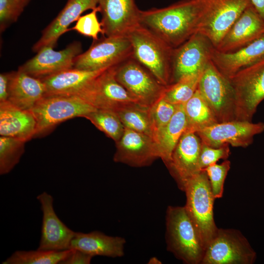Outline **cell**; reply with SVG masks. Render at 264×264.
<instances>
[{
	"label": "cell",
	"instance_id": "1",
	"mask_svg": "<svg viewBox=\"0 0 264 264\" xmlns=\"http://www.w3.org/2000/svg\"><path fill=\"white\" fill-rule=\"evenodd\" d=\"M139 25L176 48L197 32L198 14L195 2L180 0L165 7L140 10Z\"/></svg>",
	"mask_w": 264,
	"mask_h": 264
},
{
	"label": "cell",
	"instance_id": "2",
	"mask_svg": "<svg viewBox=\"0 0 264 264\" xmlns=\"http://www.w3.org/2000/svg\"><path fill=\"white\" fill-rule=\"evenodd\" d=\"M165 220L167 250L185 264H201L205 248L185 207L168 206Z\"/></svg>",
	"mask_w": 264,
	"mask_h": 264
},
{
	"label": "cell",
	"instance_id": "3",
	"mask_svg": "<svg viewBox=\"0 0 264 264\" xmlns=\"http://www.w3.org/2000/svg\"><path fill=\"white\" fill-rule=\"evenodd\" d=\"M184 192L186 210L194 224L205 249L216 235L218 228L214 219L212 193L206 172L202 170L186 183Z\"/></svg>",
	"mask_w": 264,
	"mask_h": 264
},
{
	"label": "cell",
	"instance_id": "4",
	"mask_svg": "<svg viewBox=\"0 0 264 264\" xmlns=\"http://www.w3.org/2000/svg\"><path fill=\"white\" fill-rule=\"evenodd\" d=\"M132 46V57L163 86L170 84L173 48L140 25L127 36Z\"/></svg>",
	"mask_w": 264,
	"mask_h": 264
},
{
	"label": "cell",
	"instance_id": "5",
	"mask_svg": "<svg viewBox=\"0 0 264 264\" xmlns=\"http://www.w3.org/2000/svg\"><path fill=\"white\" fill-rule=\"evenodd\" d=\"M197 32L216 47L232 25L251 4L250 0H194Z\"/></svg>",
	"mask_w": 264,
	"mask_h": 264
},
{
	"label": "cell",
	"instance_id": "6",
	"mask_svg": "<svg viewBox=\"0 0 264 264\" xmlns=\"http://www.w3.org/2000/svg\"><path fill=\"white\" fill-rule=\"evenodd\" d=\"M96 109L78 96H45L30 110L36 121L35 136L48 132L68 119L85 117Z\"/></svg>",
	"mask_w": 264,
	"mask_h": 264
},
{
	"label": "cell",
	"instance_id": "7",
	"mask_svg": "<svg viewBox=\"0 0 264 264\" xmlns=\"http://www.w3.org/2000/svg\"><path fill=\"white\" fill-rule=\"evenodd\" d=\"M235 95L236 120L251 121L264 100V58L229 78Z\"/></svg>",
	"mask_w": 264,
	"mask_h": 264
},
{
	"label": "cell",
	"instance_id": "8",
	"mask_svg": "<svg viewBox=\"0 0 264 264\" xmlns=\"http://www.w3.org/2000/svg\"><path fill=\"white\" fill-rule=\"evenodd\" d=\"M198 89L218 122L236 120L235 95L230 81L210 60L201 75Z\"/></svg>",
	"mask_w": 264,
	"mask_h": 264
},
{
	"label": "cell",
	"instance_id": "9",
	"mask_svg": "<svg viewBox=\"0 0 264 264\" xmlns=\"http://www.w3.org/2000/svg\"><path fill=\"white\" fill-rule=\"evenodd\" d=\"M256 254L239 230L219 228L207 246L201 264H252Z\"/></svg>",
	"mask_w": 264,
	"mask_h": 264
},
{
	"label": "cell",
	"instance_id": "10",
	"mask_svg": "<svg viewBox=\"0 0 264 264\" xmlns=\"http://www.w3.org/2000/svg\"><path fill=\"white\" fill-rule=\"evenodd\" d=\"M132 56V46L127 36H103L93 40L87 51L75 58L73 67L90 71L107 69Z\"/></svg>",
	"mask_w": 264,
	"mask_h": 264
},
{
	"label": "cell",
	"instance_id": "11",
	"mask_svg": "<svg viewBox=\"0 0 264 264\" xmlns=\"http://www.w3.org/2000/svg\"><path fill=\"white\" fill-rule=\"evenodd\" d=\"M114 68L111 67L101 72L76 96L97 109L114 111L127 105L141 104L117 81Z\"/></svg>",
	"mask_w": 264,
	"mask_h": 264
},
{
	"label": "cell",
	"instance_id": "12",
	"mask_svg": "<svg viewBox=\"0 0 264 264\" xmlns=\"http://www.w3.org/2000/svg\"><path fill=\"white\" fill-rule=\"evenodd\" d=\"M117 81L142 105L150 107L166 87L132 56L115 66Z\"/></svg>",
	"mask_w": 264,
	"mask_h": 264
},
{
	"label": "cell",
	"instance_id": "13",
	"mask_svg": "<svg viewBox=\"0 0 264 264\" xmlns=\"http://www.w3.org/2000/svg\"><path fill=\"white\" fill-rule=\"evenodd\" d=\"M214 47L206 37L196 32L182 44L174 48L170 84L202 73L211 60Z\"/></svg>",
	"mask_w": 264,
	"mask_h": 264
},
{
	"label": "cell",
	"instance_id": "14",
	"mask_svg": "<svg viewBox=\"0 0 264 264\" xmlns=\"http://www.w3.org/2000/svg\"><path fill=\"white\" fill-rule=\"evenodd\" d=\"M264 131V123L233 120L218 122L202 128L196 133L202 143L217 148L224 145L245 148L253 141L254 137Z\"/></svg>",
	"mask_w": 264,
	"mask_h": 264
},
{
	"label": "cell",
	"instance_id": "15",
	"mask_svg": "<svg viewBox=\"0 0 264 264\" xmlns=\"http://www.w3.org/2000/svg\"><path fill=\"white\" fill-rule=\"evenodd\" d=\"M103 36H127L139 25V10L134 0H100Z\"/></svg>",
	"mask_w": 264,
	"mask_h": 264
},
{
	"label": "cell",
	"instance_id": "16",
	"mask_svg": "<svg viewBox=\"0 0 264 264\" xmlns=\"http://www.w3.org/2000/svg\"><path fill=\"white\" fill-rule=\"evenodd\" d=\"M196 133L186 131L181 136L166 165L179 189L184 192L187 181L201 171L199 158L202 147Z\"/></svg>",
	"mask_w": 264,
	"mask_h": 264
},
{
	"label": "cell",
	"instance_id": "17",
	"mask_svg": "<svg viewBox=\"0 0 264 264\" xmlns=\"http://www.w3.org/2000/svg\"><path fill=\"white\" fill-rule=\"evenodd\" d=\"M82 51L80 42L75 41L60 51H55L51 46H46L18 70L35 77H45L73 68L75 58Z\"/></svg>",
	"mask_w": 264,
	"mask_h": 264
},
{
	"label": "cell",
	"instance_id": "18",
	"mask_svg": "<svg viewBox=\"0 0 264 264\" xmlns=\"http://www.w3.org/2000/svg\"><path fill=\"white\" fill-rule=\"evenodd\" d=\"M115 143L113 156L115 162L142 167L152 164L159 158L155 141L144 133L125 128L122 136Z\"/></svg>",
	"mask_w": 264,
	"mask_h": 264
},
{
	"label": "cell",
	"instance_id": "19",
	"mask_svg": "<svg viewBox=\"0 0 264 264\" xmlns=\"http://www.w3.org/2000/svg\"><path fill=\"white\" fill-rule=\"evenodd\" d=\"M43 213L41 235L39 249L62 251L69 249L75 232L69 228L56 214L54 199L43 192L37 197Z\"/></svg>",
	"mask_w": 264,
	"mask_h": 264
},
{
	"label": "cell",
	"instance_id": "20",
	"mask_svg": "<svg viewBox=\"0 0 264 264\" xmlns=\"http://www.w3.org/2000/svg\"><path fill=\"white\" fill-rule=\"evenodd\" d=\"M264 35V19L251 4L232 25L215 47L222 52L236 50Z\"/></svg>",
	"mask_w": 264,
	"mask_h": 264
},
{
	"label": "cell",
	"instance_id": "21",
	"mask_svg": "<svg viewBox=\"0 0 264 264\" xmlns=\"http://www.w3.org/2000/svg\"><path fill=\"white\" fill-rule=\"evenodd\" d=\"M100 0H68L55 19L42 31L40 39L32 50L38 52L46 46L54 47L59 37L68 31V27L76 21L85 11L97 7Z\"/></svg>",
	"mask_w": 264,
	"mask_h": 264
},
{
	"label": "cell",
	"instance_id": "22",
	"mask_svg": "<svg viewBox=\"0 0 264 264\" xmlns=\"http://www.w3.org/2000/svg\"><path fill=\"white\" fill-rule=\"evenodd\" d=\"M264 58V35L236 50L222 52L214 47L211 61L217 68L228 78L239 70Z\"/></svg>",
	"mask_w": 264,
	"mask_h": 264
},
{
	"label": "cell",
	"instance_id": "23",
	"mask_svg": "<svg viewBox=\"0 0 264 264\" xmlns=\"http://www.w3.org/2000/svg\"><path fill=\"white\" fill-rule=\"evenodd\" d=\"M36 121L30 110L8 101L0 102V135L26 142L35 136Z\"/></svg>",
	"mask_w": 264,
	"mask_h": 264
},
{
	"label": "cell",
	"instance_id": "24",
	"mask_svg": "<svg viewBox=\"0 0 264 264\" xmlns=\"http://www.w3.org/2000/svg\"><path fill=\"white\" fill-rule=\"evenodd\" d=\"M126 240L123 237L107 235L98 231L75 232L69 249H77L92 256L113 258L125 254Z\"/></svg>",
	"mask_w": 264,
	"mask_h": 264
},
{
	"label": "cell",
	"instance_id": "25",
	"mask_svg": "<svg viewBox=\"0 0 264 264\" xmlns=\"http://www.w3.org/2000/svg\"><path fill=\"white\" fill-rule=\"evenodd\" d=\"M107 69L90 71L73 67L40 78L45 85V96L77 95L92 79Z\"/></svg>",
	"mask_w": 264,
	"mask_h": 264
},
{
	"label": "cell",
	"instance_id": "26",
	"mask_svg": "<svg viewBox=\"0 0 264 264\" xmlns=\"http://www.w3.org/2000/svg\"><path fill=\"white\" fill-rule=\"evenodd\" d=\"M45 92V85L40 78L18 70L13 72L7 101L21 109L30 110Z\"/></svg>",
	"mask_w": 264,
	"mask_h": 264
},
{
	"label": "cell",
	"instance_id": "27",
	"mask_svg": "<svg viewBox=\"0 0 264 264\" xmlns=\"http://www.w3.org/2000/svg\"><path fill=\"white\" fill-rule=\"evenodd\" d=\"M187 128V120L183 104L179 105L170 122L154 140L159 158L166 165L170 162L173 152Z\"/></svg>",
	"mask_w": 264,
	"mask_h": 264
},
{
	"label": "cell",
	"instance_id": "28",
	"mask_svg": "<svg viewBox=\"0 0 264 264\" xmlns=\"http://www.w3.org/2000/svg\"><path fill=\"white\" fill-rule=\"evenodd\" d=\"M187 120L186 131L196 132L199 130L218 121L198 89L193 96L183 104Z\"/></svg>",
	"mask_w": 264,
	"mask_h": 264
},
{
	"label": "cell",
	"instance_id": "29",
	"mask_svg": "<svg viewBox=\"0 0 264 264\" xmlns=\"http://www.w3.org/2000/svg\"><path fill=\"white\" fill-rule=\"evenodd\" d=\"M114 111L125 128L144 133L153 138L150 107L133 104L121 107Z\"/></svg>",
	"mask_w": 264,
	"mask_h": 264
},
{
	"label": "cell",
	"instance_id": "30",
	"mask_svg": "<svg viewBox=\"0 0 264 264\" xmlns=\"http://www.w3.org/2000/svg\"><path fill=\"white\" fill-rule=\"evenodd\" d=\"M72 249L62 251L17 250L2 262V264H60Z\"/></svg>",
	"mask_w": 264,
	"mask_h": 264
},
{
	"label": "cell",
	"instance_id": "31",
	"mask_svg": "<svg viewBox=\"0 0 264 264\" xmlns=\"http://www.w3.org/2000/svg\"><path fill=\"white\" fill-rule=\"evenodd\" d=\"M85 118L115 142L120 139L124 133L125 127L113 110L96 109Z\"/></svg>",
	"mask_w": 264,
	"mask_h": 264
},
{
	"label": "cell",
	"instance_id": "32",
	"mask_svg": "<svg viewBox=\"0 0 264 264\" xmlns=\"http://www.w3.org/2000/svg\"><path fill=\"white\" fill-rule=\"evenodd\" d=\"M202 73L187 77L166 87L163 98L174 105L184 104L197 90Z\"/></svg>",
	"mask_w": 264,
	"mask_h": 264
},
{
	"label": "cell",
	"instance_id": "33",
	"mask_svg": "<svg viewBox=\"0 0 264 264\" xmlns=\"http://www.w3.org/2000/svg\"><path fill=\"white\" fill-rule=\"evenodd\" d=\"M25 142L13 137H0V174L9 173L19 163Z\"/></svg>",
	"mask_w": 264,
	"mask_h": 264
},
{
	"label": "cell",
	"instance_id": "34",
	"mask_svg": "<svg viewBox=\"0 0 264 264\" xmlns=\"http://www.w3.org/2000/svg\"><path fill=\"white\" fill-rule=\"evenodd\" d=\"M178 105L172 104L162 96L150 107L153 138L154 140L170 122Z\"/></svg>",
	"mask_w": 264,
	"mask_h": 264
},
{
	"label": "cell",
	"instance_id": "35",
	"mask_svg": "<svg viewBox=\"0 0 264 264\" xmlns=\"http://www.w3.org/2000/svg\"><path fill=\"white\" fill-rule=\"evenodd\" d=\"M230 165V161L225 159L220 164H213L202 170L206 172L215 198H220L223 195L224 181Z\"/></svg>",
	"mask_w": 264,
	"mask_h": 264
},
{
	"label": "cell",
	"instance_id": "36",
	"mask_svg": "<svg viewBox=\"0 0 264 264\" xmlns=\"http://www.w3.org/2000/svg\"><path fill=\"white\" fill-rule=\"evenodd\" d=\"M99 11V8L97 6L90 13L80 16L71 29L84 36L92 38L93 40H98V34L103 33L102 24L99 22L97 16Z\"/></svg>",
	"mask_w": 264,
	"mask_h": 264
},
{
	"label": "cell",
	"instance_id": "37",
	"mask_svg": "<svg viewBox=\"0 0 264 264\" xmlns=\"http://www.w3.org/2000/svg\"><path fill=\"white\" fill-rule=\"evenodd\" d=\"M25 6L18 0H0L1 32L17 20Z\"/></svg>",
	"mask_w": 264,
	"mask_h": 264
},
{
	"label": "cell",
	"instance_id": "38",
	"mask_svg": "<svg viewBox=\"0 0 264 264\" xmlns=\"http://www.w3.org/2000/svg\"><path fill=\"white\" fill-rule=\"evenodd\" d=\"M229 145L214 148L202 144L199 158V167L202 170L216 163L220 159H226L230 153Z\"/></svg>",
	"mask_w": 264,
	"mask_h": 264
},
{
	"label": "cell",
	"instance_id": "39",
	"mask_svg": "<svg viewBox=\"0 0 264 264\" xmlns=\"http://www.w3.org/2000/svg\"><path fill=\"white\" fill-rule=\"evenodd\" d=\"M93 257L82 251L72 249L70 254L60 264H89Z\"/></svg>",
	"mask_w": 264,
	"mask_h": 264
},
{
	"label": "cell",
	"instance_id": "40",
	"mask_svg": "<svg viewBox=\"0 0 264 264\" xmlns=\"http://www.w3.org/2000/svg\"><path fill=\"white\" fill-rule=\"evenodd\" d=\"M13 72L0 74V102L8 100L9 89Z\"/></svg>",
	"mask_w": 264,
	"mask_h": 264
},
{
	"label": "cell",
	"instance_id": "41",
	"mask_svg": "<svg viewBox=\"0 0 264 264\" xmlns=\"http://www.w3.org/2000/svg\"><path fill=\"white\" fill-rule=\"evenodd\" d=\"M252 5L264 19V0H250Z\"/></svg>",
	"mask_w": 264,
	"mask_h": 264
},
{
	"label": "cell",
	"instance_id": "42",
	"mask_svg": "<svg viewBox=\"0 0 264 264\" xmlns=\"http://www.w3.org/2000/svg\"><path fill=\"white\" fill-rule=\"evenodd\" d=\"M148 264H162L161 262L156 257H154L150 259Z\"/></svg>",
	"mask_w": 264,
	"mask_h": 264
},
{
	"label": "cell",
	"instance_id": "43",
	"mask_svg": "<svg viewBox=\"0 0 264 264\" xmlns=\"http://www.w3.org/2000/svg\"><path fill=\"white\" fill-rule=\"evenodd\" d=\"M23 4H24L25 6L27 5V4L28 3L30 0H18Z\"/></svg>",
	"mask_w": 264,
	"mask_h": 264
}]
</instances>
